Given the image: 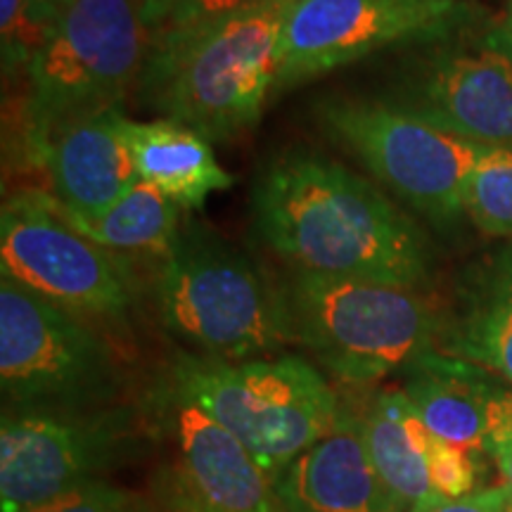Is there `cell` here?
Masks as SVG:
<instances>
[{
  "label": "cell",
  "mask_w": 512,
  "mask_h": 512,
  "mask_svg": "<svg viewBox=\"0 0 512 512\" xmlns=\"http://www.w3.org/2000/svg\"><path fill=\"white\" fill-rule=\"evenodd\" d=\"M259 240L299 271L422 290L432 254L422 230L384 192L335 159L285 150L252 188Z\"/></svg>",
  "instance_id": "6da1fadb"
},
{
  "label": "cell",
  "mask_w": 512,
  "mask_h": 512,
  "mask_svg": "<svg viewBox=\"0 0 512 512\" xmlns=\"http://www.w3.org/2000/svg\"><path fill=\"white\" fill-rule=\"evenodd\" d=\"M287 8L290 0H261L200 34L155 43L138 100L211 143L252 131L273 98Z\"/></svg>",
  "instance_id": "7a4b0ae2"
},
{
  "label": "cell",
  "mask_w": 512,
  "mask_h": 512,
  "mask_svg": "<svg viewBox=\"0 0 512 512\" xmlns=\"http://www.w3.org/2000/svg\"><path fill=\"white\" fill-rule=\"evenodd\" d=\"M159 320L197 356L240 363L292 344L280 283L216 230L183 221L155 273Z\"/></svg>",
  "instance_id": "3957f363"
},
{
  "label": "cell",
  "mask_w": 512,
  "mask_h": 512,
  "mask_svg": "<svg viewBox=\"0 0 512 512\" xmlns=\"http://www.w3.org/2000/svg\"><path fill=\"white\" fill-rule=\"evenodd\" d=\"M278 283L292 344L339 382L368 387L437 351L441 316L420 290L299 268Z\"/></svg>",
  "instance_id": "277c9868"
},
{
  "label": "cell",
  "mask_w": 512,
  "mask_h": 512,
  "mask_svg": "<svg viewBox=\"0 0 512 512\" xmlns=\"http://www.w3.org/2000/svg\"><path fill=\"white\" fill-rule=\"evenodd\" d=\"M169 380L235 434L273 484L335 430L342 413L328 380L302 356L228 363L181 354Z\"/></svg>",
  "instance_id": "5b68a950"
},
{
  "label": "cell",
  "mask_w": 512,
  "mask_h": 512,
  "mask_svg": "<svg viewBox=\"0 0 512 512\" xmlns=\"http://www.w3.org/2000/svg\"><path fill=\"white\" fill-rule=\"evenodd\" d=\"M147 0H72L48 46L24 72V136L93 117L136 91L157 41Z\"/></svg>",
  "instance_id": "8992f818"
},
{
  "label": "cell",
  "mask_w": 512,
  "mask_h": 512,
  "mask_svg": "<svg viewBox=\"0 0 512 512\" xmlns=\"http://www.w3.org/2000/svg\"><path fill=\"white\" fill-rule=\"evenodd\" d=\"M0 387L8 413H91L124 375L93 323L0 278Z\"/></svg>",
  "instance_id": "52a82bcc"
},
{
  "label": "cell",
  "mask_w": 512,
  "mask_h": 512,
  "mask_svg": "<svg viewBox=\"0 0 512 512\" xmlns=\"http://www.w3.org/2000/svg\"><path fill=\"white\" fill-rule=\"evenodd\" d=\"M318 124L434 226L465 214V185L484 145L448 133L384 98L335 95L318 102Z\"/></svg>",
  "instance_id": "ba28073f"
},
{
  "label": "cell",
  "mask_w": 512,
  "mask_h": 512,
  "mask_svg": "<svg viewBox=\"0 0 512 512\" xmlns=\"http://www.w3.org/2000/svg\"><path fill=\"white\" fill-rule=\"evenodd\" d=\"M0 273L88 323L124 325L133 306L126 261L86 238L48 192L5 200Z\"/></svg>",
  "instance_id": "9c48e42d"
},
{
  "label": "cell",
  "mask_w": 512,
  "mask_h": 512,
  "mask_svg": "<svg viewBox=\"0 0 512 512\" xmlns=\"http://www.w3.org/2000/svg\"><path fill=\"white\" fill-rule=\"evenodd\" d=\"M470 22V19H467ZM460 27L415 46L384 100L484 147H512V34Z\"/></svg>",
  "instance_id": "30bf717a"
},
{
  "label": "cell",
  "mask_w": 512,
  "mask_h": 512,
  "mask_svg": "<svg viewBox=\"0 0 512 512\" xmlns=\"http://www.w3.org/2000/svg\"><path fill=\"white\" fill-rule=\"evenodd\" d=\"M143 427L128 408L91 413H8L0 422V505L24 512L105 479L143 453Z\"/></svg>",
  "instance_id": "8fae6325"
},
{
  "label": "cell",
  "mask_w": 512,
  "mask_h": 512,
  "mask_svg": "<svg viewBox=\"0 0 512 512\" xmlns=\"http://www.w3.org/2000/svg\"><path fill=\"white\" fill-rule=\"evenodd\" d=\"M472 19L463 0H290L273 98L377 50L430 41Z\"/></svg>",
  "instance_id": "7c38bea8"
},
{
  "label": "cell",
  "mask_w": 512,
  "mask_h": 512,
  "mask_svg": "<svg viewBox=\"0 0 512 512\" xmlns=\"http://www.w3.org/2000/svg\"><path fill=\"white\" fill-rule=\"evenodd\" d=\"M150 418V434L169 453L157 486L200 512H283L252 453L169 377L152 396Z\"/></svg>",
  "instance_id": "4fadbf2b"
},
{
  "label": "cell",
  "mask_w": 512,
  "mask_h": 512,
  "mask_svg": "<svg viewBox=\"0 0 512 512\" xmlns=\"http://www.w3.org/2000/svg\"><path fill=\"white\" fill-rule=\"evenodd\" d=\"M121 124V110H110L57 126L29 145L67 219H98L140 181Z\"/></svg>",
  "instance_id": "5bb4252c"
},
{
  "label": "cell",
  "mask_w": 512,
  "mask_h": 512,
  "mask_svg": "<svg viewBox=\"0 0 512 512\" xmlns=\"http://www.w3.org/2000/svg\"><path fill=\"white\" fill-rule=\"evenodd\" d=\"M401 375L427 430L472 456L484 460L491 441L512 425V392L475 363L430 351Z\"/></svg>",
  "instance_id": "9a60e30c"
},
{
  "label": "cell",
  "mask_w": 512,
  "mask_h": 512,
  "mask_svg": "<svg viewBox=\"0 0 512 512\" xmlns=\"http://www.w3.org/2000/svg\"><path fill=\"white\" fill-rule=\"evenodd\" d=\"M275 494L283 512H406L368 456L361 415L344 406L335 430L287 467Z\"/></svg>",
  "instance_id": "2e32d148"
},
{
  "label": "cell",
  "mask_w": 512,
  "mask_h": 512,
  "mask_svg": "<svg viewBox=\"0 0 512 512\" xmlns=\"http://www.w3.org/2000/svg\"><path fill=\"white\" fill-rule=\"evenodd\" d=\"M124 136L140 181L155 185L181 209H200L235 178L216 162L211 140L171 119L124 117Z\"/></svg>",
  "instance_id": "e0dca14e"
},
{
  "label": "cell",
  "mask_w": 512,
  "mask_h": 512,
  "mask_svg": "<svg viewBox=\"0 0 512 512\" xmlns=\"http://www.w3.org/2000/svg\"><path fill=\"white\" fill-rule=\"evenodd\" d=\"M437 347L512 384V249L470 275Z\"/></svg>",
  "instance_id": "ac0fdd59"
},
{
  "label": "cell",
  "mask_w": 512,
  "mask_h": 512,
  "mask_svg": "<svg viewBox=\"0 0 512 512\" xmlns=\"http://www.w3.org/2000/svg\"><path fill=\"white\" fill-rule=\"evenodd\" d=\"M363 441L377 475L406 512L432 496L427 444L432 432L415 413L403 389H382L361 413Z\"/></svg>",
  "instance_id": "d6986e66"
},
{
  "label": "cell",
  "mask_w": 512,
  "mask_h": 512,
  "mask_svg": "<svg viewBox=\"0 0 512 512\" xmlns=\"http://www.w3.org/2000/svg\"><path fill=\"white\" fill-rule=\"evenodd\" d=\"M72 223L86 238L110 249L121 261L143 256L157 266L174 247L178 230L183 226L181 207L145 181L133 185L98 219Z\"/></svg>",
  "instance_id": "ffe728a7"
},
{
  "label": "cell",
  "mask_w": 512,
  "mask_h": 512,
  "mask_svg": "<svg viewBox=\"0 0 512 512\" xmlns=\"http://www.w3.org/2000/svg\"><path fill=\"white\" fill-rule=\"evenodd\" d=\"M72 0H0V46L5 74L27 72L48 46Z\"/></svg>",
  "instance_id": "44dd1931"
},
{
  "label": "cell",
  "mask_w": 512,
  "mask_h": 512,
  "mask_svg": "<svg viewBox=\"0 0 512 512\" xmlns=\"http://www.w3.org/2000/svg\"><path fill=\"white\" fill-rule=\"evenodd\" d=\"M465 214L482 233L512 238V147H484L465 185Z\"/></svg>",
  "instance_id": "7402d4cb"
},
{
  "label": "cell",
  "mask_w": 512,
  "mask_h": 512,
  "mask_svg": "<svg viewBox=\"0 0 512 512\" xmlns=\"http://www.w3.org/2000/svg\"><path fill=\"white\" fill-rule=\"evenodd\" d=\"M155 494L145 496L138 491L124 489L107 479H93L53 501L36 505L24 512H152Z\"/></svg>",
  "instance_id": "603a6c76"
},
{
  "label": "cell",
  "mask_w": 512,
  "mask_h": 512,
  "mask_svg": "<svg viewBox=\"0 0 512 512\" xmlns=\"http://www.w3.org/2000/svg\"><path fill=\"white\" fill-rule=\"evenodd\" d=\"M479 470H482V458L432 434L427 444V475H430L432 494L441 498H463L472 494L477 491Z\"/></svg>",
  "instance_id": "cb8c5ba5"
},
{
  "label": "cell",
  "mask_w": 512,
  "mask_h": 512,
  "mask_svg": "<svg viewBox=\"0 0 512 512\" xmlns=\"http://www.w3.org/2000/svg\"><path fill=\"white\" fill-rule=\"evenodd\" d=\"M256 3H261V0H178L155 43L178 41V38L200 34L202 29L214 27V24L238 15Z\"/></svg>",
  "instance_id": "d4e9b609"
},
{
  "label": "cell",
  "mask_w": 512,
  "mask_h": 512,
  "mask_svg": "<svg viewBox=\"0 0 512 512\" xmlns=\"http://www.w3.org/2000/svg\"><path fill=\"white\" fill-rule=\"evenodd\" d=\"M408 512H512L505 486H486L463 498H441L437 494L422 498Z\"/></svg>",
  "instance_id": "484cf974"
},
{
  "label": "cell",
  "mask_w": 512,
  "mask_h": 512,
  "mask_svg": "<svg viewBox=\"0 0 512 512\" xmlns=\"http://www.w3.org/2000/svg\"><path fill=\"white\" fill-rule=\"evenodd\" d=\"M489 456H494L498 470H501L503 486L505 491H508L512 503V425L505 427V430L491 441Z\"/></svg>",
  "instance_id": "4316f807"
},
{
  "label": "cell",
  "mask_w": 512,
  "mask_h": 512,
  "mask_svg": "<svg viewBox=\"0 0 512 512\" xmlns=\"http://www.w3.org/2000/svg\"><path fill=\"white\" fill-rule=\"evenodd\" d=\"M152 494H155V510L152 512H200L197 508H192L190 503H185L183 498L162 489V486H155Z\"/></svg>",
  "instance_id": "83f0119b"
},
{
  "label": "cell",
  "mask_w": 512,
  "mask_h": 512,
  "mask_svg": "<svg viewBox=\"0 0 512 512\" xmlns=\"http://www.w3.org/2000/svg\"><path fill=\"white\" fill-rule=\"evenodd\" d=\"M176 3H178V0H147V8H150V19L155 22L157 31H162L164 22L169 19L171 12H174Z\"/></svg>",
  "instance_id": "f1b7e54d"
},
{
  "label": "cell",
  "mask_w": 512,
  "mask_h": 512,
  "mask_svg": "<svg viewBox=\"0 0 512 512\" xmlns=\"http://www.w3.org/2000/svg\"><path fill=\"white\" fill-rule=\"evenodd\" d=\"M503 27L510 31L512 34V0H508V8H505V22H503Z\"/></svg>",
  "instance_id": "f546056e"
}]
</instances>
